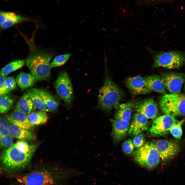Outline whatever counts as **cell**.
Instances as JSON below:
<instances>
[{"label": "cell", "mask_w": 185, "mask_h": 185, "mask_svg": "<svg viewBox=\"0 0 185 185\" xmlns=\"http://www.w3.org/2000/svg\"><path fill=\"white\" fill-rule=\"evenodd\" d=\"M33 153L27 152L14 144L2 153V167L6 171L11 173L23 169L28 164Z\"/></svg>", "instance_id": "obj_3"}, {"label": "cell", "mask_w": 185, "mask_h": 185, "mask_svg": "<svg viewBox=\"0 0 185 185\" xmlns=\"http://www.w3.org/2000/svg\"><path fill=\"white\" fill-rule=\"evenodd\" d=\"M27 93L31 98L35 109L45 112L49 111L41 97L35 91L31 88L27 90Z\"/></svg>", "instance_id": "obj_25"}, {"label": "cell", "mask_w": 185, "mask_h": 185, "mask_svg": "<svg viewBox=\"0 0 185 185\" xmlns=\"http://www.w3.org/2000/svg\"><path fill=\"white\" fill-rule=\"evenodd\" d=\"M15 102V99L8 94L0 96L1 114H5L8 112Z\"/></svg>", "instance_id": "obj_27"}, {"label": "cell", "mask_w": 185, "mask_h": 185, "mask_svg": "<svg viewBox=\"0 0 185 185\" xmlns=\"http://www.w3.org/2000/svg\"><path fill=\"white\" fill-rule=\"evenodd\" d=\"M58 95L68 107L71 105L73 92L70 78L66 70L61 72L54 84Z\"/></svg>", "instance_id": "obj_8"}, {"label": "cell", "mask_w": 185, "mask_h": 185, "mask_svg": "<svg viewBox=\"0 0 185 185\" xmlns=\"http://www.w3.org/2000/svg\"><path fill=\"white\" fill-rule=\"evenodd\" d=\"M24 63V61L22 60H17L11 62L1 70L0 76H7L10 73L22 68Z\"/></svg>", "instance_id": "obj_26"}, {"label": "cell", "mask_w": 185, "mask_h": 185, "mask_svg": "<svg viewBox=\"0 0 185 185\" xmlns=\"http://www.w3.org/2000/svg\"><path fill=\"white\" fill-rule=\"evenodd\" d=\"M7 120L1 117L0 119V136H5L10 134L9 130V125Z\"/></svg>", "instance_id": "obj_32"}, {"label": "cell", "mask_w": 185, "mask_h": 185, "mask_svg": "<svg viewBox=\"0 0 185 185\" xmlns=\"http://www.w3.org/2000/svg\"><path fill=\"white\" fill-rule=\"evenodd\" d=\"M161 109L165 114L174 116H185V94H165L159 102Z\"/></svg>", "instance_id": "obj_7"}, {"label": "cell", "mask_w": 185, "mask_h": 185, "mask_svg": "<svg viewBox=\"0 0 185 185\" xmlns=\"http://www.w3.org/2000/svg\"><path fill=\"white\" fill-rule=\"evenodd\" d=\"M184 121V119L178 121L170 129V132L175 138H181L182 133L181 126Z\"/></svg>", "instance_id": "obj_29"}, {"label": "cell", "mask_w": 185, "mask_h": 185, "mask_svg": "<svg viewBox=\"0 0 185 185\" xmlns=\"http://www.w3.org/2000/svg\"><path fill=\"white\" fill-rule=\"evenodd\" d=\"M29 20L28 18L14 13L0 12V24L2 29L9 28L16 24Z\"/></svg>", "instance_id": "obj_16"}, {"label": "cell", "mask_w": 185, "mask_h": 185, "mask_svg": "<svg viewBox=\"0 0 185 185\" xmlns=\"http://www.w3.org/2000/svg\"><path fill=\"white\" fill-rule=\"evenodd\" d=\"M16 82L12 76L7 77L5 79V83L6 94L15 89L17 88Z\"/></svg>", "instance_id": "obj_30"}, {"label": "cell", "mask_w": 185, "mask_h": 185, "mask_svg": "<svg viewBox=\"0 0 185 185\" xmlns=\"http://www.w3.org/2000/svg\"><path fill=\"white\" fill-rule=\"evenodd\" d=\"M78 173L74 170L64 168L42 169L21 175L17 179L22 185H64L70 178Z\"/></svg>", "instance_id": "obj_1"}, {"label": "cell", "mask_w": 185, "mask_h": 185, "mask_svg": "<svg viewBox=\"0 0 185 185\" xmlns=\"http://www.w3.org/2000/svg\"><path fill=\"white\" fill-rule=\"evenodd\" d=\"M178 121L172 116L166 114L161 116L154 121L149 131L150 135L153 136L165 135L170 132V129Z\"/></svg>", "instance_id": "obj_9"}, {"label": "cell", "mask_w": 185, "mask_h": 185, "mask_svg": "<svg viewBox=\"0 0 185 185\" xmlns=\"http://www.w3.org/2000/svg\"><path fill=\"white\" fill-rule=\"evenodd\" d=\"M155 143L160 158L164 161L170 159L179 150L178 144L172 141L161 139L157 141Z\"/></svg>", "instance_id": "obj_10"}, {"label": "cell", "mask_w": 185, "mask_h": 185, "mask_svg": "<svg viewBox=\"0 0 185 185\" xmlns=\"http://www.w3.org/2000/svg\"><path fill=\"white\" fill-rule=\"evenodd\" d=\"M46 112L39 110L34 111L28 115L27 116L33 126L39 125L47 122L48 117Z\"/></svg>", "instance_id": "obj_24"}, {"label": "cell", "mask_w": 185, "mask_h": 185, "mask_svg": "<svg viewBox=\"0 0 185 185\" xmlns=\"http://www.w3.org/2000/svg\"><path fill=\"white\" fill-rule=\"evenodd\" d=\"M15 80L18 85L22 90L33 86L37 81L31 74L23 72H20L17 76Z\"/></svg>", "instance_id": "obj_23"}, {"label": "cell", "mask_w": 185, "mask_h": 185, "mask_svg": "<svg viewBox=\"0 0 185 185\" xmlns=\"http://www.w3.org/2000/svg\"><path fill=\"white\" fill-rule=\"evenodd\" d=\"M32 88L40 96L49 111L54 112L56 111L59 105V103L49 92L42 89Z\"/></svg>", "instance_id": "obj_19"}, {"label": "cell", "mask_w": 185, "mask_h": 185, "mask_svg": "<svg viewBox=\"0 0 185 185\" xmlns=\"http://www.w3.org/2000/svg\"><path fill=\"white\" fill-rule=\"evenodd\" d=\"M71 55V53H68L57 56L50 64V68L58 67L64 65L69 60Z\"/></svg>", "instance_id": "obj_28"}, {"label": "cell", "mask_w": 185, "mask_h": 185, "mask_svg": "<svg viewBox=\"0 0 185 185\" xmlns=\"http://www.w3.org/2000/svg\"><path fill=\"white\" fill-rule=\"evenodd\" d=\"M7 76H0V95L6 94L5 81Z\"/></svg>", "instance_id": "obj_35"}, {"label": "cell", "mask_w": 185, "mask_h": 185, "mask_svg": "<svg viewBox=\"0 0 185 185\" xmlns=\"http://www.w3.org/2000/svg\"><path fill=\"white\" fill-rule=\"evenodd\" d=\"M135 103L129 102L120 104L115 116V119L129 121Z\"/></svg>", "instance_id": "obj_21"}, {"label": "cell", "mask_w": 185, "mask_h": 185, "mask_svg": "<svg viewBox=\"0 0 185 185\" xmlns=\"http://www.w3.org/2000/svg\"><path fill=\"white\" fill-rule=\"evenodd\" d=\"M125 83L130 91L134 95L145 94L151 91L148 86L144 77L140 75L127 78Z\"/></svg>", "instance_id": "obj_13"}, {"label": "cell", "mask_w": 185, "mask_h": 185, "mask_svg": "<svg viewBox=\"0 0 185 185\" xmlns=\"http://www.w3.org/2000/svg\"><path fill=\"white\" fill-rule=\"evenodd\" d=\"M13 137L10 134L0 136V143L1 147L7 149L11 146L13 144Z\"/></svg>", "instance_id": "obj_31"}, {"label": "cell", "mask_w": 185, "mask_h": 185, "mask_svg": "<svg viewBox=\"0 0 185 185\" xmlns=\"http://www.w3.org/2000/svg\"><path fill=\"white\" fill-rule=\"evenodd\" d=\"M134 160L141 166L152 169L155 167L160 161V155L155 143L147 142L132 154Z\"/></svg>", "instance_id": "obj_6"}, {"label": "cell", "mask_w": 185, "mask_h": 185, "mask_svg": "<svg viewBox=\"0 0 185 185\" xmlns=\"http://www.w3.org/2000/svg\"><path fill=\"white\" fill-rule=\"evenodd\" d=\"M148 118L143 115L136 113L134 114L128 131V134L136 136L148 128Z\"/></svg>", "instance_id": "obj_15"}, {"label": "cell", "mask_w": 185, "mask_h": 185, "mask_svg": "<svg viewBox=\"0 0 185 185\" xmlns=\"http://www.w3.org/2000/svg\"><path fill=\"white\" fill-rule=\"evenodd\" d=\"M8 130L13 137L20 140L29 141L34 139L35 135L30 130L23 129L12 124L9 125Z\"/></svg>", "instance_id": "obj_20"}, {"label": "cell", "mask_w": 185, "mask_h": 185, "mask_svg": "<svg viewBox=\"0 0 185 185\" xmlns=\"http://www.w3.org/2000/svg\"><path fill=\"white\" fill-rule=\"evenodd\" d=\"M15 109L27 115L35 110L31 98L27 93L23 94L18 101Z\"/></svg>", "instance_id": "obj_22"}, {"label": "cell", "mask_w": 185, "mask_h": 185, "mask_svg": "<svg viewBox=\"0 0 185 185\" xmlns=\"http://www.w3.org/2000/svg\"><path fill=\"white\" fill-rule=\"evenodd\" d=\"M122 148L124 152L126 154L131 153L134 150V146L132 140L129 139L123 143Z\"/></svg>", "instance_id": "obj_33"}, {"label": "cell", "mask_w": 185, "mask_h": 185, "mask_svg": "<svg viewBox=\"0 0 185 185\" xmlns=\"http://www.w3.org/2000/svg\"><path fill=\"white\" fill-rule=\"evenodd\" d=\"M147 49L152 54L154 68L162 67L173 69L180 67L185 62V53L183 52L177 51L157 52L149 48Z\"/></svg>", "instance_id": "obj_5"}, {"label": "cell", "mask_w": 185, "mask_h": 185, "mask_svg": "<svg viewBox=\"0 0 185 185\" xmlns=\"http://www.w3.org/2000/svg\"><path fill=\"white\" fill-rule=\"evenodd\" d=\"M146 83L151 91H154L165 94L166 89L162 77L156 75L144 77Z\"/></svg>", "instance_id": "obj_18"}, {"label": "cell", "mask_w": 185, "mask_h": 185, "mask_svg": "<svg viewBox=\"0 0 185 185\" xmlns=\"http://www.w3.org/2000/svg\"><path fill=\"white\" fill-rule=\"evenodd\" d=\"M7 118L12 124L23 129L30 130L34 127L27 115L16 109L7 116Z\"/></svg>", "instance_id": "obj_14"}, {"label": "cell", "mask_w": 185, "mask_h": 185, "mask_svg": "<svg viewBox=\"0 0 185 185\" xmlns=\"http://www.w3.org/2000/svg\"><path fill=\"white\" fill-rule=\"evenodd\" d=\"M123 95L120 89L107 75L99 90L97 107L106 112L118 108Z\"/></svg>", "instance_id": "obj_2"}, {"label": "cell", "mask_w": 185, "mask_h": 185, "mask_svg": "<svg viewBox=\"0 0 185 185\" xmlns=\"http://www.w3.org/2000/svg\"><path fill=\"white\" fill-rule=\"evenodd\" d=\"M53 55L51 53L37 51L31 54L27 58L26 65L36 81L46 79L50 76V61Z\"/></svg>", "instance_id": "obj_4"}, {"label": "cell", "mask_w": 185, "mask_h": 185, "mask_svg": "<svg viewBox=\"0 0 185 185\" xmlns=\"http://www.w3.org/2000/svg\"><path fill=\"white\" fill-rule=\"evenodd\" d=\"M166 90L171 94L180 93L183 84L185 81V76L183 74L170 72L162 77Z\"/></svg>", "instance_id": "obj_11"}, {"label": "cell", "mask_w": 185, "mask_h": 185, "mask_svg": "<svg viewBox=\"0 0 185 185\" xmlns=\"http://www.w3.org/2000/svg\"><path fill=\"white\" fill-rule=\"evenodd\" d=\"M145 142L144 135L141 133L135 137L133 143L135 147L139 149L143 146L145 144Z\"/></svg>", "instance_id": "obj_34"}, {"label": "cell", "mask_w": 185, "mask_h": 185, "mask_svg": "<svg viewBox=\"0 0 185 185\" xmlns=\"http://www.w3.org/2000/svg\"><path fill=\"white\" fill-rule=\"evenodd\" d=\"M184 89L185 90V84H184Z\"/></svg>", "instance_id": "obj_36"}, {"label": "cell", "mask_w": 185, "mask_h": 185, "mask_svg": "<svg viewBox=\"0 0 185 185\" xmlns=\"http://www.w3.org/2000/svg\"></svg>", "instance_id": "obj_37"}, {"label": "cell", "mask_w": 185, "mask_h": 185, "mask_svg": "<svg viewBox=\"0 0 185 185\" xmlns=\"http://www.w3.org/2000/svg\"><path fill=\"white\" fill-rule=\"evenodd\" d=\"M134 109L137 113L152 119L155 118L158 112L157 105L152 99H145L135 103Z\"/></svg>", "instance_id": "obj_12"}, {"label": "cell", "mask_w": 185, "mask_h": 185, "mask_svg": "<svg viewBox=\"0 0 185 185\" xmlns=\"http://www.w3.org/2000/svg\"><path fill=\"white\" fill-rule=\"evenodd\" d=\"M112 134L114 140L119 142L124 138L126 136L130 126L129 121L112 119Z\"/></svg>", "instance_id": "obj_17"}]
</instances>
